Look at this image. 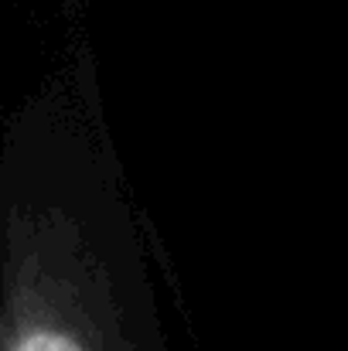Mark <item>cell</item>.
Wrapping results in <instances>:
<instances>
[{
  "instance_id": "obj_1",
  "label": "cell",
  "mask_w": 348,
  "mask_h": 351,
  "mask_svg": "<svg viewBox=\"0 0 348 351\" xmlns=\"http://www.w3.org/2000/svg\"><path fill=\"white\" fill-rule=\"evenodd\" d=\"M0 351H96L79 293L38 252H24L7 266Z\"/></svg>"
}]
</instances>
